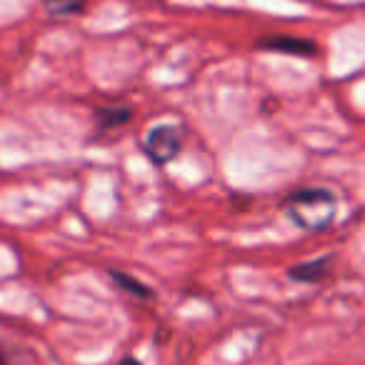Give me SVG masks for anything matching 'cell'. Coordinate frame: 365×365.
I'll return each mask as SVG.
<instances>
[{
  "mask_svg": "<svg viewBox=\"0 0 365 365\" xmlns=\"http://www.w3.org/2000/svg\"><path fill=\"white\" fill-rule=\"evenodd\" d=\"M283 208L285 215L298 228L308 230V233H320L333 223L335 213H338V200L325 188H305L290 195Z\"/></svg>",
  "mask_w": 365,
  "mask_h": 365,
  "instance_id": "obj_1",
  "label": "cell"
},
{
  "mask_svg": "<svg viewBox=\"0 0 365 365\" xmlns=\"http://www.w3.org/2000/svg\"><path fill=\"white\" fill-rule=\"evenodd\" d=\"M182 150V130L178 125H158L143 140V153L155 165H168Z\"/></svg>",
  "mask_w": 365,
  "mask_h": 365,
  "instance_id": "obj_2",
  "label": "cell"
},
{
  "mask_svg": "<svg viewBox=\"0 0 365 365\" xmlns=\"http://www.w3.org/2000/svg\"><path fill=\"white\" fill-rule=\"evenodd\" d=\"M258 48L263 51H273V53H288V56H315L318 46L313 41H305V38H293V36H270L258 41Z\"/></svg>",
  "mask_w": 365,
  "mask_h": 365,
  "instance_id": "obj_3",
  "label": "cell"
},
{
  "mask_svg": "<svg viewBox=\"0 0 365 365\" xmlns=\"http://www.w3.org/2000/svg\"><path fill=\"white\" fill-rule=\"evenodd\" d=\"M330 273V258H315L310 263H300L288 270V278L295 283H320Z\"/></svg>",
  "mask_w": 365,
  "mask_h": 365,
  "instance_id": "obj_4",
  "label": "cell"
},
{
  "mask_svg": "<svg viewBox=\"0 0 365 365\" xmlns=\"http://www.w3.org/2000/svg\"><path fill=\"white\" fill-rule=\"evenodd\" d=\"M41 3H43V11H46L48 16L61 21V18L78 16V13L86 8L88 0H41Z\"/></svg>",
  "mask_w": 365,
  "mask_h": 365,
  "instance_id": "obj_5",
  "label": "cell"
},
{
  "mask_svg": "<svg viewBox=\"0 0 365 365\" xmlns=\"http://www.w3.org/2000/svg\"><path fill=\"white\" fill-rule=\"evenodd\" d=\"M130 118H133L130 108L108 106V108H101V110H98V125L101 128H120V125H125Z\"/></svg>",
  "mask_w": 365,
  "mask_h": 365,
  "instance_id": "obj_6",
  "label": "cell"
},
{
  "mask_svg": "<svg viewBox=\"0 0 365 365\" xmlns=\"http://www.w3.org/2000/svg\"><path fill=\"white\" fill-rule=\"evenodd\" d=\"M110 278L115 280L118 288L125 290V293H130V295H135V298H153V290L148 288L145 283H140V280L130 278L128 273H118V270H113Z\"/></svg>",
  "mask_w": 365,
  "mask_h": 365,
  "instance_id": "obj_7",
  "label": "cell"
},
{
  "mask_svg": "<svg viewBox=\"0 0 365 365\" xmlns=\"http://www.w3.org/2000/svg\"><path fill=\"white\" fill-rule=\"evenodd\" d=\"M0 365H26V363H23V360L18 358L16 353H11L6 345L0 343Z\"/></svg>",
  "mask_w": 365,
  "mask_h": 365,
  "instance_id": "obj_8",
  "label": "cell"
},
{
  "mask_svg": "<svg viewBox=\"0 0 365 365\" xmlns=\"http://www.w3.org/2000/svg\"><path fill=\"white\" fill-rule=\"evenodd\" d=\"M118 365H143V363H140V360H135V358H123Z\"/></svg>",
  "mask_w": 365,
  "mask_h": 365,
  "instance_id": "obj_9",
  "label": "cell"
}]
</instances>
